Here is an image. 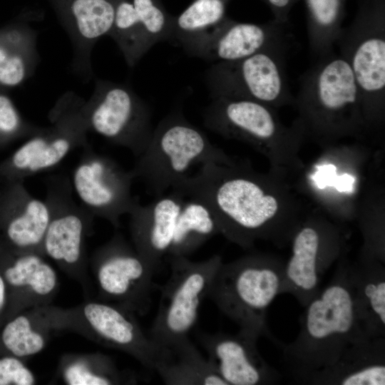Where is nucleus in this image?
I'll use <instances>...</instances> for the list:
<instances>
[{
  "mask_svg": "<svg viewBox=\"0 0 385 385\" xmlns=\"http://www.w3.org/2000/svg\"><path fill=\"white\" fill-rule=\"evenodd\" d=\"M171 190L205 203L220 235L243 248L259 240L279 247L289 244L310 210L289 180L256 171L246 161L202 165Z\"/></svg>",
  "mask_w": 385,
  "mask_h": 385,
  "instance_id": "f257e3e1",
  "label": "nucleus"
},
{
  "mask_svg": "<svg viewBox=\"0 0 385 385\" xmlns=\"http://www.w3.org/2000/svg\"><path fill=\"white\" fill-rule=\"evenodd\" d=\"M304 307L299 332L283 351L284 360L298 381L332 365L354 343L369 338L356 308L346 254L337 261L330 282Z\"/></svg>",
  "mask_w": 385,
  "mask_h": 385,
  "instance_id": "f03ea898",
  "label": "nucleus"
},
{
  "mask_svg": "<svg viewBox=\"0 0 385 385\" xmlns=\"http://www.w3.org/2000/svg\"><path fill=\"white\" fill-rule=\"evenodd\" d=\"M294 124L321 149L368 135L359 91L347 62L334 51L317 58L299 78Z\"/></svg>",
  "mask_w": 385,
  "mask_h": 385,
  "instance_id": "7ed1b4c3",
  "label": "nucleus"
},
{
  "mask_svg": "<svg viewBox=\"0 0 385 385\" xmlns=\"http://www.w3.org/2000/svg\"><path fill=\"white\" fill-rule=\"evenodd\" d=\"M204 111V125L227 138L247 143L269 162L270 171L291 183L305 164L299 155L304 142L299 130L284 125L276 109L244 98L217 97Z\"/></svg>",
  "mask_w": 385,
  "mask_h": 385,
  "instance_id": "20e7f679",
  "label": "nucleus"
},
{
  "mask_svg": "<svg viewBox=\"0 0 385 385\" xmlns=\"http://www.w3.org/2000/svg\"><path fill=\"white\" fill-rule=\"evenodd\" d=\"M284 262L265 253L250 254L222 262L207 297L240 328L258 339L269 334L268 307L284 291Z\"/></svg>",
  "mask_w": 385,
  "mask_h": 385,
  "instance_id": "39448f33",
  "label": "nucleus"
},
{
  "mask_svg": "<svg viewBox=\"0 0 385 385\" xmlns=\"http://www.w3.org/2000/svg\"><path fill=\"white\" fill-rule=\"evenodd\" d=\"M131 170L154 197L165 194L189 175L190 168L206 163L230 165L237 161L213 145L178 108L163 118Z\"/></svg>",
  "mask_w": 385,
  "mask_h": 385,
  "instance_id": "423d86ee",
  "label": "nucleus"
},
{
  "mask_svg": "<svg viewBox=\"0 0 385 385\" xmlns=\"http://www.w3.org/2000/svg\"><path fill=\"white\" fill-rule=\"evenodd\" d=\"M335 45L347 62L359 91L368 135L385 125V0H359L351 24Z\"/></svg>",
  "mask_w": 385,
  "mask_h": 385,
  "instance_id": "0eeeda50",
  "label": "nucleus"
},
{
  "mask_svg": "<svg viewBox=\"0 0 385 385\" xmlns=\"http://www.w3.org/2000/svg\"><path fill=\"white\" fill-rule=\"evenodd\" d=\"M322 150L316 160L296 177L294 188L334 221L355 220L367 182L365 168L371 157L370 148L361 143H339Z\"/></svg>",
  "mask_w": 385,
  "mask_h": 385,
  "instance_id": "6e6552de",
  "label": "nucleus"
},
{
  "mask_svg": "<svg viewBox=\"0 0 385 385\" xmlns=\"http://www.w3.org/2000/svg\"><path fill=\"white\" fill-rule=\"evenodd\" d=\"M52 331H70L128 354L152 369L158 345L147 336L135 314L112 302L87 301L73 307L42 306Z\"/></svg>",
  "mask_w": 385,
  "mask_h": 385,
  "instance_id": "1a4fd4ad",
  "label": "nucleus"
},
{
  "mask_svg": "<svg viewBox=\"0 0 385 385\" xmlns=\"http://www.w3.org/2000/svg\"><path fill=\"white\" fill-rule=\"evenodd\" d=\"M289 243L283 293L292 294L304 307L320 289L326 272L346 254V237L341 223L316 207L308 211Z\"/></svg>",
  "mask_w": 385,
  "mask_h": 385,
  "instance_id": "9d476101",
  "label": "nucleus"
},
{
  "mask_svg": "<svg viewBox=\"0 0 385 385\" xmlns=\"http://www.w3.org/2000/svg\"><path fill=\"white\" fill-rule=\"evenodd\" d=\"M170 275L160 287L158 312L149 332L158 345H165L189 337L199 309L207 297L214 277L223 262L219 255L202 261L185 256H168Z\"/></svg>",
  "mask_w": 385,
  "mask_h": 385,
  "instance_id": "9b49d317",
  "label": "nucleus"
},
{
  "mask_svg": "<svg viewBox=\"0 0 385 385\" xmlns=\"http://www.w3.org/2000/svg\"><path fill=\"white\" fill-rule=\"evenodd\" d=\"M290 48L277 47L237 61L213 63L205 74L211 98L249 99L274 109L292 106L294 96L286 73Z\"/></svg>",
  "mask_w": 385,
  "mask_h": 385,
  "instance_id": "f8f14e48",
  "label": "nucleus"
},
{
  "mask_svg": "<svg viewBox=\"0 0 385 385\" xmlns=\"http://www.w3.org/2000/svg\"><path fill=\"white\" fill-rule=\"evenodd\" d=\"M91 269L101 300L135 314L149 311L155 271L120 234L96 250Z\"/></svg>",
  "mask_w": 385,
  "mask_h": 385,
  "instance_id": "ddd939ff",
  "label": "nucleus"
},
{
  "mask_svg": "<svg viewBox=\"0 0 385 385\" xmlns=\"http://www.w3.org/2000/svg\"><path fill=\"white\" fill-rule=\"evenodd\" d=\"M148 106L125 85L100 82L86 113L90 128L108 140L128 148L137 156L152 136Z\"/></svg>",
  "mask_w": 385,
  "mask_h": 385,
  "instance_id": "4468645a",
  "label": "nucleus"
},
{
  "mask_svg": "<svg viewBox=\"0 0 385 385\" xmlns=\"http://www.w3.org/2000/svg\"><path fill=\"white\" fill-rule=\"evenodd\" d=\"M133 178L132 171L123 170L111 159L91 154L77 165L72 180L82 203L117 227L120 216L138 203L131 196Z\"/></svg>",
  "mask_w": 385,
  "mask_h": 385,
  "instance_id": "2eb2a0df",
  "label": "nucleus"
},
{
  "mask_svg": "<svg viewBox=\"0 0 385 385\" xmlns=\"http://www.w3.org/2000/svg\"><path fill=\"white\" fill-rule=\"evenodd\" d=\"M292 40L289 23L274 19L244 23L226 16L188 54L212 63L234 61L265 50L291 46Z\"/></svg>",
  "mask_w": 385,
  "mask_h": 385,
  "instance_id": "dca6fc26",
  "label": "nucleus"
},
{
  "mask_svg": "<svg viewBox=\"0 0 385 385\" xmlns=\"http://www.w3.org/2000/svg\"><path fill=\"white\" fill-rule=\"evenodd\" d=\"M197 337L207 360L227 385L273 384L279 381V373L258 351V339L240 331L235 334L201 333Z\"/></svg>",
  "mask_w": 385,
  "mask_h": 385,
  "instance_id": "f3484780",
  "label": "nucleus"
},
{
  "mask_svg": "<svg viewBox=\"0 0 385 385\" xmlns=\"http://www.w3.org/2000/svg\"><path fill=\"white\" fill-rule=\"evenodd\" d=\"M173 17L161 0H115L114 23L109 35L129 66H133L155 44L170 41Z\"/></svg>",
  "mask_w": 385,
  "mask_h": 385,
  "instance_id": "a211bd4d",
  "label": "nucleus"
},
{
  "mask_svg": "<svg viewBox=\"0 0 385 385\" xmlns=\"http://www.w3.org/2000/svg\"><path fill=\"white\" fill-rule=\"evenodd\" d=\"M185 200L183 195L171 190L145 205L138 203L129 213L133 247L155 272L168 253Z\"/></svg>",
  "mask_w": 385,
  "mask_h": 385,
  "instance_id": "6ab92c4d",
  "label": "nucleus"
},
{
  "mask_svg": "<svg viewBox=\"0 0 385 385\" xmlns=\"http://www.w3.org/2000/svg\"><path fill=\"white\" fill-rule=\"evenodd\" d=\"M88 221L75 210L53 211L42 244L48 257L71 278L78 282L86 295H91L93 282L88 273L85 240Z\"/></svg>",
  "mask_w": 385,
  "mask_h": 385,
  "instance_id": "aec40b11",
  "label": "nucleus"
},
{
  "mask_svg": "<svg viewBox=\"0 0 385 385\" xmlns=\"http://www.w3.org/2000/svg\"><path fill=\"white\" fill-rule=\"evenodd\" d=\"M299 382L309 384L384 385L385 337L365 338L349 346L331 366Z\"/></svg>",
  "mask_w": 385,
  "mask_h": 385,
  "instance_id": "412c9836",
  "label": "nucleus"
},
{
  "mask_svg": "<svg viewBox=\"0 0 385 385\" xmlns=\"http://www.w3.org/2000/svg\"><path fill=\"white\" fill-rule=\"evenodd\" d=\"M9 194L0 198V213L5 219V235L16 252L41 254L42 244L51 217L46 202L19 191L12 185Z\"/></svg>",
  "mask_w": 385,
  "mask_h": 385,
  "instance_id": "4be33fe9",
  "label": "nucleus"
},
{
  "mask_svg": "<svg viewBox=\"0 0 385 385\" xmlns=\"http://www.w3.org/2000/svg\"><path fill=\"white\" fill-rule=\"evenodd\" d=\"M349 273L366 336L385 337L384 262L361 248L357 260L349 262Z\"/></svg>",
  "mask_w": 385,
  "mask_h": 385,
  "instance_id": "5701e85b",
  "label": "nucleus"
},
{
  "mask_svg": "<svg viewBox=\"0 0 385 385\" xmlns=\"http://www.w3.org/2000/svg\"><path fill=\"white\" fill-rule=\"evenodd\" d=\"M61 123L47 133L35 135L22 144L0 168V175L14 182L22 176L54 167L81 138L68 124Z\"/></svg>",
  "mask_w": 385,
  "mask_h": 385,
  "instance_id": "b1692460",
  "label": "nucleus"
},
{
  "mask_svg": "<svg viewBox=\"0 0 385 385\" xmlns=\"http://www.w3.org/2000/svg\"><path fill=\"white\" fill-rule=\"evenodd\" d=\"M14 257L1 275L6 286L16 292L20 308L51 304L59 287L53 267L37 252H17Z\"/></svg>",
  "mask_w": 385,
  "mask_h": 385,
  "instance_id": "393cba45",
  "label": "nucleus"
},
{
  "mask_svg": "<svg viewBox=\"0 0 385 385\" xmlns=\"http://www.w3.org/2000/svg\"><path fill=\"white\" fill-rule=\"evenodd\" d=\"M153 370L165 384L227 385L189 337L158 345Z\"/></svg>",
  "mask_w": 385,
  "mask_h": 385,
  "instance_id": "a878e982",
  "label": "nucleus"
},
{
  "mask_svg": "<svg viewBox=\"0 0 385 385\" xmlns=\"http://www.w3.org/2000/svg\"><path fill=\"white\" fill-rule=\"evenodd\" d=\"M218 234L220 228L210 209L198 200L186 197L176 221L167 256L188 257Z\"/></svg>",
  "mask_w": 385,
  "mask_h": 385,
  "instance_id": "bb28decb",
  "label": "nucleus"
},
{
  "mask_svg": "<svg viewBox=\"0 0 385 385\" xmlns=\"http://www.w3.org/2000/svg\"><path fill=\"white\" fill-rule=\"evenodd\" d=\"M230 0H193L173 17L170 43L189 52L226 17Z\"/></svg>",
  "mask_w": 385,
  "mask_h": 385,
  "instance_id": "cd10ccee",
  "label": "nucleus"
},
{
  "mask_svg": "<svg viewBox=\"0 0 385 385\" xmlns=\"http://www.w3.org/2000/svg\"><path fill=\"white\" fill-rule=\"evenodd\" d=\"M52 332L42 306L27 309L4 327L1 339L11 355L23 359L43 351Z\"/></svg>",
  "mask_w": 385,
  "mask_h": 385,
  "instance_id": "c85d7f7f",
  "label": "nucleus"
},
{
  "mask_svg": "<svg viewBox=\"0 0 385 385\" xmlns=\"http://www.w3.org/2000/svg\"><path fill=\"white\" fill-rule=\"evenodd\" d=\"M58 375L68 385H115L132 381L102 353L68 354L60 359Z\"/></svg>",
  "mask_w": 385,
  "mask_h": 385,
  "instance_id": "c756f323",
  "label": "nucleus"
},
{
  "mask_svg": "<svg viewBox=\"0 0 385 385\" xmlns=\"http://www.w3.org/2000/svg\"><path fill=\"white\" fill-rule=\"evenodd\" d=\"M309 53L314 60L334 51L347 0H304Z\"/></svg>",
  "mask_w": 385,
  "mask_h": 385,
  "instance_id": "7c9ffc66",
  "label": "nucleus"
},
{
  "mask_svg": "<svg viewBox=\"0 0 385 385\" xmlns=\"http://www.w3.org/2000/svg\"><path fill=\"white\" fill-rule=\"evenodd\" d=\"M384 186L366 182L355 220L361 231L362 249L384 262Z\"/></svg>",
  "mask_w": 385,
  "mask_h": 385,
  "instance_id": "2f4dec72",
  "label": "nucleus"
},
{
  "mask_svg": "<svg viewBox=\"0 0 385 385\" xmlns=\"http://www.w3.org/2000/svg\"><path fill=\"white\" fill-rule=\"evenodd\" d=\"M30 59L28 32L18 26L0 29V88L21 84L29 76Z\"/></svg>",
  "mask_w": 385,
  "mask_h": 385,
  "instance_id": "473e14b6",
  "label": "nucleus"
},
{
  "mask_svg": "<svg viewBox=\"0 0 385 385\" xmlns=\"http://www.w3.org/2000/svg\"><path fill=\"white\" fill-rule=\"evenodd\" d=\"M70 11L78 38L93 43L109 35L115 18V0H72Z\"/></svg>",
  "mask_w": 385,
  "mask_h": 385,
  "instance_id": "72a5a7b5",
  "label": "nucleus"
},
{
  "mask_svg": "<svg viewBox=\"0 0 385 385\" xmlns=\"http://www.w3.org/2000/svg\"><path fill=\"white\" fill-rule=\"evenodd\" d=\"M25 124L11 98L0 88V144L19 136Z\"/></svg>",
  "mask_w": 385,
  "mask_h": 385,
  "instance_id": "f704fd0d",
  "label": "nucleus"
},
{
  "mask_svg": "<svg viewBox=\"0 0 385 385\" xmlns=\"http://www.w3.org/2000/svg\"><path fill=\"white\" fill-rule=\"evenodd\" d=\"M36 379L21 358L7 356L0 358V385H33Z\"/></svg>",
  "mask_w": 385,
  "mask_h": 385,
  "instance_id": "c9c22d12",
  "label": "nucleus"
},
{
  "mask_svg": "<svg viewBox=\"0 0 385 385\" xmlns=\"http://www.w3.org/2000/svg\"><path fill=\"white\" fill-rule=\"evenodd\" d=\"M299 0H263L270 9L274 20L287 24L292 8Z\"/></svg>",
  "mask_w": 385,
  "mask_h": 385,
  "instance_id": "e433bc0d",
  "label": "nucleus"
},
{
  "mask_svg": "<svg viewBox=\"0 0 385 385\" xmlns=\"http://www.w3.org/2000/svg\"><path fill=\"white\" fill-rule=\"evenodd\" d=\"M7 298V286L2 277L0 274V314L3 312Z\"/></svg>",
  "mask_w": 385,
  "mask_h": 385,
  "instance_id": "4c0bfd02",
  "label": "nucleus"
},
{
  "mask_svg": "<svg viewBox=\"0 0 385 385\" xmlns=\"http://www.w3.org/2000/svg\"><path fill=\"white\" fill-rule=\"evenodd\" d=\"M263 1V0H262Z\"/></svg>",
  "mask_w": 385,
  "mask_h": 385,
  "instance_id": "58836bf2",
  "label": "nucleus"
}]
</instances>
